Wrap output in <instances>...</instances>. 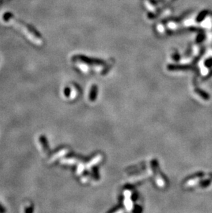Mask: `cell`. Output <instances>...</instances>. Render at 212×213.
<instances>
[{
  "label": "cell",
  "mask_w": 212,
  "mask_h": 213,
  "mask_svg": "<svg viewBox=\"0 0 212 213\" xmlns=\"http://www.w3.org/2000/svg\"><path fill=\"white\" fill-rule=\"evenodd\" d=\"M65 95L66 96H68L69 95H70V88H66V89H65Z\"/></svg>",
  "instance_id": "obj_3"
},
{
  "label": "cell",
  "mask_w": 212,
  "mask_h": 213,
  "mask_svg": "<svg viewBox=\"0 0 212 213\" xmlns=\"http://www.w3.org/2000/svg\"><path fill=\"white\" fill-rule=\"evenodd\" d=\"M6 212V210L4 209V208H3L2 206L0 204V212Z\"/></svg>",
  "instance_id": "obj_4"
},
{
  "label": "cell",
  "mask_w": 212,
  "mask_h": 213,
  "mask_svg": "<svg viewBox=\"0 0 212 213\" xmlns=\"http://www.w3.org/2000/svg\"><path fill=\"white\" fill-rule=\"evenodd\" d=\"M33 210H34V208H33V206H29V207H27L25 209V212H28V213H31L33 212Z\"/></svg>",
  "instance_id": "obj_2"
},
{
  "label": "cell",
  "mask_w": 212,
  "mask_h": 213,
  "mask_svg": "<svg viewBox=\"0 0 212 213\" xmlns=\"http://www.w3.org/2000/svg\"><path fill=\"white\" fill-rule=\"evenodd\" d=\"M39 141H40L41 144H42V146H43V149L45 150L46 151L48 150L49 145H48V140H47L46 137L44 136V135H41L39 137Z\"/></svg>",
  "instance_id": "obj_1"
}]
</instances>
